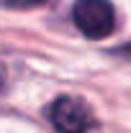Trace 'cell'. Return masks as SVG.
Returning <instances> with one entry per match:
<instances>
[{"label":"cell","instance_id":"cell-5","mask_svg":"<svg viewBox=\"0 0 131 133\" xmlns=\"http://www.w3.org/2000/svg\"><path fill=\"white\" fill-rule=\"evenodd\" d=\"M118 54H126V56H131V44H126L123 49H118Z\"/></svg>","mask_w":131,"mask_h":133},{"label":"cell","instance_id":"cell-1","mask_svg":"<svg viewBox=\"0 0 131 133\" xmlns=\"http://www.w3.org/2000/svg\"><path fill=\"white\" fill-rule=\"evenodd\" d=\"M72 23L77 31L93 41L111 36L116 28V10L108 0H75L72 5Z\"/></svg>","mask_w":131,"mask_h":133},{"label":"cell","instance_id":"cell-3","mask_svg":"<svg viewBox=\"0 0 131 133\" xmlns=\"http://www.w3.org/2000/svg\"><path fill=\"white\" fill-rule=\"evenodd\" d=\"M46 3L49 0H0L3 8H13V10H28V8H39Z\"/></svg>","mask_w":131,"mask_h":133},{"label":"cell","instance_id":"cell-4","mask_svg":"<svg viewBox=\"0 0 131 133\" xmlns=\"http://www.w3.org/2000/svg\"><path fill=\"white\" fill-rule=\"evenodd\" d=\"M5 90V72H3V66H0V92Z\"/></svg>","mask_w":131,"mask_h":133},{"label":"cell","instance_id":"cell-2","mask_svg":"<svg viewBox=\"0 0 131 133\" xmlns=\"http://www.w3.org/2000/svg\"><path fill=\"white\" fill-rule=\"evenodd\" d=\"M46 118L57 133H90L95 128V115L80 97L62 95L46 108Z\"/></svg>","mask_w":131,"mask_h":133}]
</instances>
